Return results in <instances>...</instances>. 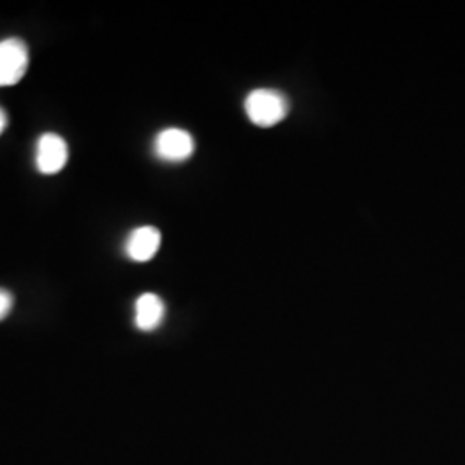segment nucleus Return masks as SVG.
Instances as JSON below:
<instances>
[{
  "mask_svg": "<svg viewBox=\"0 0 465 465\" xmlns=\"http://www.w3.org/2000/svg\"><path fill=\"white\" fill-rule=\"evenodd\" d=\"M290 111V104L282 92L271 88H257L245 99V113L259 128H272L282 123Z\"/></svg>",
  "mask_w": 465,
  "mask_h": 465,
  "instance_id": "1",
  "label": "nucleus"
},
{
  "mask_svg": "<svg viewBox=\"0 0 465 465\" xmlns=\"http://www.w3.org/2000/svg\"><path fill=\"white\" fill-rule=\"evenodd\" d=\"M30 66L28 45L21 38L0 42V86H13L23 80Z\"/></svg>",
  "mask_w": 465,
  "mask_h": 465,
  "instance_id": "2",
  "label": "nucleus"
},
{
  "mask_svg": "<svg viewBox=\"0 0 465 465\" xmlns=\"http://www.w3.org/2000/svg\"><path fill=\"white\" fill-rule=\"evenodd\" d=\"M153 152L161 161L183 163L195 152L193 136L182 128H166L155 136Z\"/></svg>",
  "mask_w": 465,
  "mask_h": 465,
  "instance_id": "3",
  "label": "nucleus"
},
{
  "mask_svg": "<svg viewBox=\"0 0 465 465\" xmlns=\"http://www.w3.org/2000/svg\"><path fill=\"white\" fill-rule=\"evenodd\" d=\"M69 149L66 140L57 134H42L36 142L35 166L42 174H57L67 164Z\"/></svg>",
  "mask_w": 465,
  "mask_h": 465,
  "instance_id": "4",
  "label": "nucleus"
},
{
  "mask_svg": "<svg viewBox=\"0 0 465 465\" xmlns=\"http://www.w3.org/2000/svg\"><path fill=\"white\" fill-rule=\"evenodd\" d=\"M163 236L153 226H140L128 234L124 250L134 262H149L161 249Z\"/></svg>",
  "mask_w": 465,
  "mask_h": 465,
  "instance_id": "5",
  "label": "nucleus"
},
{
  "mask_svg": "<svg viewBox=\"0 0 465 465\" xmlns=\"http://www.w3.org/2000/svg\"><path fill=\"white\" fill-rule=\"evenodd\" d=\"M166 317V303L155 293H143L134 302V326L140 331H155Z\"/></svg>",
  "mask_w": 465,
  "mask_h": 465,
  "instance_id": "6",
  "label": "nucleus"
},
{
  "mask_svg": "<svg viewBox=\"0 0 465 465\" xmlns=\"http://www.w3.org/2000/svg\"><path fill=\"white\" fill-rule=\"evenodd\" d=\"M13 305H15L13 295H11L7 290H2V288H0V321H4L5 317L11 314Z\"/></svg>",
  "mask_w": 465,
  "mask_h": 465,
  "instance_id": "7",
  "label": "nucleus"
},
{
  "mask_svg": "<svg viewBox=\"0 0 465 465\" xmlns=\"http://www.w3.org/2000/svg\"><path fill=\"white\" fill-rule=\"evenodd\" d=\"M5 128H7V114H5V111L0 107V134L5 132Z\"/></svg>",
  "mask_w": 465,
  "mask_h": 465,
  "instance_id": "8",
  "label": "nucleus"
}]
</instances>
